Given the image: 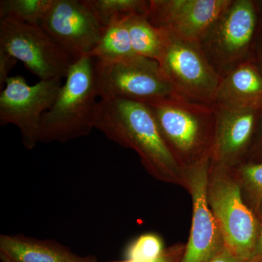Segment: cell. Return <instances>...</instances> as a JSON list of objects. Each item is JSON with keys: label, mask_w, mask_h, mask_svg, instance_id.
<instances>
[{"label": "cell", "mask_w": 262, "mask_h": 262, "mask_svg": "<svg viewBox=\"0 0 262 262\" xmlns=\"http://www.w3.org/2000/svg\"><path fill=\"white\" fill-rule=\"evenodd\" d=\"M94 127L118 145L134 150L153 178L185 188L186 169L169 149L147 104L115 98L101 99Z\"/></svg>", "instance_id": "obj_1"}, {"label": "cell", "mask_w": 262, "mask_h": 262, "mask_svg": "<svg viewBox=\"0 0 262 262\" xmlns=\"http://www.w3.org/2000/svg\"><path fill=\"white\" fill-rule=\"evenodd\" d=\"M95 59L85 56L71 66L51 107L43 115L39 143H66L95 129L98 101Z\"/></svg>", "instance_id": "obj_2"}, {"label": "cell", "mask_w": 262, "mask_h": 262, "mask_svg": "<svg viewBox=\"0 0 262 262\" xmlns=\"http://www.w3.org/2000/svg\"><path fill=\"white\" fill-rule=\"evenodd\" d=\"M147 105L164 140L182 168H190L211 158L215 129L214 105L196 102L177 94Z\"/></svg>", "instance_id": "obj_3"}, {"label": "cell", "mask_w": 262, "mask_h": 262, "mask_svg": "<svg viewBox=\"0 0 262 262\" xmlns=\"http://www.w3.org/2000/svg\"><path fill=\"white\" fill-rule=\"evenodd\" d=\"M207 198L226 247L237 257L251 262L261 227L244 201L232 169L211 164Z\"/></svg>", "instance_id": "obj_4"}, {"label": "cell", "mask_w": 262, "mask_h": 262, "mask_svg": "<svg viewBox=\"0 0 262 262\" xmlns=\"http://www.w3.org/2000/svg\"><path fill=\"white\" fill-rule=\"evenodd\" d=\"M95 76L101 99L115 98L149 104L176 94L159 63L142 56L113 61L95 59Z\"/></svg>", "instance_id": "obj_5"}, {"label": "cell", "mask_w": 262, "mask_h": 262, "mask_svg": "<svg viewBox=\"0 0 262 262\" xmlns=\"http://www.w3.org/2000/svg\"><path fill=\"white\" fill-rule=\"evenodd\" d=\"M165 32V45L158 62L175 94L196 102L214 105L222 77L208 61L200 42L184 40Z\"/></svg>", "instance_id": "obj_6"}, {"label": "cell", "mask_w": 262, "mask_h": 262, "mask_svg": "<svg viewBox=\"0 0 262 262\" xmlns=\"http://www.w3.org/2000/svg\"><path fill=\"white\" fill-rule=\"evenodd\" d=\"M257 28L256 5L251 0H231L200 39L208 61L222 77L247 55Z\"/></svg>", "instance_id": "obj_7"}, {"label": "cell", "mask_w": 262, "mask_h": 262, "mask_svg": "<svg viewBox=\"0 0 262 262\" xmlns=\"http://www.w3.org/2000/svg\"><path fill=\"white\" fill-rule=\"evenodd\" d=\"M0 49L22 62L39 80L66 78L74 63L40 26L0 20Z\"/></svg>", "instance_id": "obj_8"}, {"label": "cell", "mask_w": 262, "mask_h": 262, "mask_svg": "<svg viewBox=\"0 0 262 262\" xmlns=\"http://www.w3.org/2000/svg\"><path fill=\"white\" fill-rule=\"evenodd\" d=\"M61 81L39 80L29 84L22 76H13L1 90L0 125L13 124L18 127L26 149H34L39 143L43 115L54 103Z\"/></svg>", "instance_id": "obj_9"}, {"label": "cell", "mask_w": 262, "mask_h": 262, "mask_svg": "<svg viewBox=\"0 0 262 262\" xmlns=\"http://www.w3.org/2000/svg\"><path fill=\"white\" fill-rule=\"evenodd\" d=\"M40 27L74 62L90 56L103 29L85 0H53Z\"/></svg>", "instance_id": "obj_10"}, {"label": "cell", "mask_w": 262, "mask_h": 262, "mask_svg": "<svg viewBox=\"0 0 262 262\" xmlns=\"http://www.w3.org/2000/svg\"><path fill=\"white\" fill-rule=\"evenodd\" d=\"M211 158L186 169L185 189L192 202L190 234L180 262H204L225 245L208 198L207 186Z\"/></svg>", "instance_id": "obj_11"}, {"label": "cell", "mask_w": 262, "mask_h": 262, "mask_svg": "<svg viewBox=\"0 0 262 262\" xmlns=\"http://www.w3.org/2000/svg\"><path fill=\"white\" fill-rule=\"evenodd\" d=\"M231 0H149L147 18L158 28L199 42Z\"/></svg>", "instance_id": "obj_12"}, {"label": "cell", "mask_w": 262, "mask_h": 262, "mask_svg": "<svg viewBox=\"0 0 262 262\" xmlns=\"http://www.w3.org/2000/svg\"><path fill=\"white\" fill-rule=\"evenodd\" d=\"M215 129L211 164L233 169L245 162L258 119L256 106L214 104Z\"/></svg>", "instance_id": "obj_13"}, {"label": "cell", "mask_w": 262, "mask_h": 262, "mask_svg": "<svg viewBox=\"0 0 262 262\" xmlns=\"http://www.w3.org/2000/svg\"><path fill=\"white\" fill-rule=\"evenodd\" d=\"M1 262H98L92 256H82L52 239L24 234L0 235Z\"/></svg>", "instance_id": "obj_14"}, {"label": "cell", "mask_w": 262, "mask_h": 262, "mask_svg": "<svg viewBox=\"0 0 262 262\" xmlns=\"http://www.w3.org/2000/svg\"><path fill=\"white\" fill-rule=\"evenodd\" d=\"M262 101V76L248 61L222 77L214 104L259 107Z\"/></svg>", "instance_id": "obj_15"}, {"label": "cell", "mask_w": 262, "mask_h": 262, "mask_svg": "<svg viewBox=\"0 0 262 262\" xmlns=\"http://www.w3.org/2000/svg\"><path fill=\"white\" fill-rule=\"evenodd\" d=\"M126 23L136 56L158 61L165 45V31L155 27L145 15L128 17Z\"/></svg>", "instance_id": "obj_16"}, {"label": "cell", "mask_w": 262, "mask_h": 262, "mask_svg": "<svg viewBox=\"0 0 262 262\" xmlns=\"http://www.w3.org/2000/svg\"><path fill=\"white\" fill-rule=\"evenodd\" d=\"M127 18L115 19L103 27L99 42L90 56L98 61H113L136 56L131 45Z\"/></svg>", "instance_id": "obj_17"}, {"label": "cell", "mask_w": 262, "mask_h": 262, "mask_svg": "<svg viewBox=\"0 0 262 262\" xmlns=\"http://www.w3.org/2000/svg\"><path fill=\"white\" fill-rule=\"evenodd\" d=\"M53 0H1L0 20L41 26Z\"/></svg>", "instance_id": "obj_18"}, {"label": "cell", "mask_w": 262, "mask_h": 262, "mask_svg": "<svg viewBox=\"0 0 262 262\" xmlns=\"http://www.w3.org/2000/svg\"><path fill=\"white\" fill-rule=\"evenodd\" d=\"M103 27L115 19L134 15L147 16L149 0H85Z\"/></svg>", "instance_id": "obj_19"}, {"label": "cell", "mask_w": 262, "mask_h": 262, "mask_svg": "<svg viewBox=\"0 0 262 262\" xmlns=\"http://www.w3.org/2000/svg\"><path fill=\"white\" fill-rule=\"evenodd\" d=\"M163 239L155 233L141 234L133 241L125 252V259L139 261H152L163 255Z\"/></svg>", "instance_id": "obj_20"}, {"label": "cell", "mask_w": 262, "mask_h": 262, "mask_svg": "<svg viewBox=\"0 0 262 262\" xmlns=\"http://www.w3.org/2000/svg\"><path fill=\"white\" fill-rule=\"evenodd\" d=\"M232 170L238 181L241 189L261 201L262 163L244 162Z\"/></svg>", "instance_id": "obj_21"}, {"label": "cell", "mask_w": 262, "mask_h": 262, "mask_svg": "<svg viewBox=\"0 0 262 262\" xmlns=\"http://www.w3.org/2000/svg\"><path fill=\"white\" fill-rule=\"evenodd\" d=\"M14 57L0 49V90L4 88L5 82L10 77V73L17 63Z\"/></svg>", "instance_id": "obj_22"}, {"label": "cell", "mask_w": 262, "mask_h": 262, "mask_svg": "<svg viewBox=\"0 0 262 262\" xmlns=\"http://www.w3.org/2000/svg\"><path fill=\"white\" fill-rule=\"evenodd\" d=\"M185 246L182 244L175 245L171 247L165 248V251L160 258L152 261H139L125 259L123 261L113 262H180L184 255Z\"/></svg>", "instance_id": "obj_23"}, {"label": "cell", "mask_w": 262, "mask_h": 262, "mask_svg": "<svg viewBox=\"0 0 262 262\" xmlns=\"http://www.w3.org/2000/svg\"><path fill=\"white\" fill-rule=\"evenodd\" d=\"M204 262H248L237 257L226 247L225 245L211 258Z\"/></svg>", "instance_id": "obj_24"}, {"label": "cell", "mask_w": 262, "mask_h": 262, "mask_svg": "<svg viewBox=\"0 0 262 262\" xmlns=\"http://www.w3.org/2000/svg\"><path fill=\"white\" fill-rule=\"evenodd\" d=\"M251 262H262V225L260 227L257 244H256L254 254H253Z\"/></svg>", "instance_id": "obj_25"}]
</instances>
